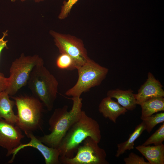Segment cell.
I'll list each match as a JSON object with an SVG mask.
<instances>
[{
	"label": "cell",
	"instance_id": "cell-1",
	"mask_svg": "<svg viewBox=\"0 0 164 164\" xmlns=\"http://www.w3.org/2000/svg\"><path fill=\"white\" fill-rule=\"evenodd\" d=\"M71 99L73 105L70 110H68L67 105L54 110L48 121L50 133L37 137L46 145L57 148L67 131L80 118L82 111V99L77 97H72Z\"/></svg>",
	"mask_w": 164,
	"mask_h": 164
},
{
	"label": "cell",
	"instance_id": "cell-2",
	"mask_svg": "<svg viewBox=\"0 0 164 164\" xmlns=\"http://www.w3.org/2000/svg\"><path fill=\"white\" fill-rule=\"evenodd\" d=\"M88 137L99 143L101 138L100 127L96 120L82 110L79 119L70 128L57 148L60 157H73L80 144Z\"/></svg>",
	"mask_w": 164,
	"mask_h": 164
},
{
	"label": "cell",
	"instance_id": "cell-3",
	"mask_svg": "<svg viewBox=\"0 0 164 164\" xmlns=\"http://www.w3.org/2000/svg\"><path fill=\"white\" fill-rule=\"evenodd\" d=\"M27 84L34 96L48 110L51 111L57 97L59 84L55 77L44 66V63L34 67Z\"/></svg>",
	"mask_w": 164,
	"mask_h": 164
},
{
	"label": "cell",
	"instance_id": "cell-4",
	"mask_svg": "<svg viewBox=\"0 0 164 164\" xmlns=\"http://www.w3.org/2000/svg\"><path fill=\"white\" fill-rule=\"evenodd\" d=\"M17 110L18 121L16 125L27 136L42 129L44 112L43 103L34 96L27 95L12 97Z\"/></svg>",
	"mask_w": 164,
	"mask_h": 164
},
{
	"label": "cell",
	"instance_id": "cell-5",
	"mask_svg": "<svg viewBox=\"0 0 164 164\" xmlns=\"http://www.w3.org/2000/svg\"><path fill=\"white\" fill-rule=\"evenodd\" d=\"M77 69L78 80L73 86L66 92L65 94L67 96L80 97L82 93L100 85L105 79L109 70L108 68L90 58Z\"/></svg>",
	"mask_w": 164,
	"mask_h": 164
},
{
	"label": "cell",
	"instance_id": "cell-6",
	"mask_svg": "<svg viewBox=\"0 0 164 164\" xmlns=\"http://www.w3.org/2000/svg\"><path fill=\"white\" fill-rule=\"evenodd\" d=\"M44 63L43 59L37 55L25 56L22 53L12 63L8 77L9 84L5 91L12 96L27 84L30 73L36 66Z\"/></svg>",
	"mask_w": 164,
	"mask_h": 164
},
{
	"label": "cell",
	"instance_id": "cell-7",
	"mask_svg": "<svg viewBox=\"0 0 164 164\" xmlns=\"http://www.w3.org/2000/svg\"><path fill=\"white\" fill-rule=\"evenodd\" d=\"M98 143L91 137H87L83 145L78 147L76 154L73 157H60V164H109L106 159L107 155L105 150L99 146Z\"/></svg>",
	"mask_w": 164,
	"mask_h": 164
},
{
	"label": "cell",
	"instance_id": "cell-8",
	"mask_svg": "<svg viewBox=\"0 0 164 164\" xmlns=\"http://www.w3.org/2000/svg\"><path fill=\"white\" fill-rule=\"evenodd\" d=\"M55 45L60 53H65L73 60L75 69L84 64L90 58L82 40L69 34L50 30Z\"/></svg>",
	"mask_w": 164,
	"mask_h": 164
},
{
	"label": "cell",
	"instance_id": "cell-9",
	"mask_svg": "<svg viewBox=\"0 0 164 164\" xmlns=\"http://www.w3.org/2000/svg\"><path fill=\"white\" fill-rule=\"evenodd\" d=\"M24 136L18 126L0 118V146L7 151L6 156L12 154Z\"/></svg>",
	"mask_w": 164,
	"mask_h": 164
},
{
	"label": "cell",
	"instance_id": "cell-10",
	"mask_svg": "<svg viewBox=\"0 0 164 164\" xmlns=\"http://www.w3.org/2000/svg\"><path fill=\"white\" fill-rule=\"evenodd\" d=\"M30 138V142L26 144H21L14 150L12 159L8 162L12 163L14 161L15 155L22 149L27 147H31L37 149L43 156L46 164H60V152L57 148L49 147L41 142L35 136L33 133H31L27 136Z\"/></svg>",
	"mask_w": 164,
	"mask_h": 164
},
{
	"label": "cell",
	"instance_id": "cell-11",
	"mask_svg": "<svg viewBox=\"0 0 164 164\" xmlns=\"http://www.w3.org/2000/svg\"><path fill=\"white\" fill-rule=\"evenodd\" d=\"M163 86L151 72L148 73V78L145 82L140 87L138 93L134 94L137 104H140L151 98L164 97Z\"/></svg>",
	"mask_w": 164,
	"mask_h": 164
},
{
	"label": "cell",
	"instance_id": "cell-12",
	"mask_svg": "<svg viewBox=\"0 0 164 164\" xmlns=\"http://www.w3.org/2000/svg\"><path fill=\"white\" fill-rule=\"evenodd\" d=\"M98 110L104 117L108 118L114 123H116L119 116L125 114L128 111L118 102L107 96L101 101L99 105Z\"/></svg>",
	"mask_w": 164,
	"mask_h": 164
},
{
	"label": "cell",
	"instance_id": "cell-13",
	"mask_svg": "<svg viewBox=\"0 0 164 164\" xmlns=\"http://www.w3.org/2000/svg\"><path fill=\"white\" fill-rule=\"evenodd\" d=\"M150 164H164V145H138L135 147Z\"/></svg>",
	"mask_w": 164,
	"mask_h": 164
},
{
	"label": "cell",
	"instance_id": "cell-14",
	"mask_svg": "<svg viewBox=\"0 0 164 164\" xmlns=\"http://www.w3.org/2000/svg\"><path fill=\"white\" fill-rule=\"evenodd\" d=\"M133 92L131 89L123 90L116 89L109 90L107 95L116 99L118 104L127 111H132L137 105Z\"/></svg>",
	"mask_w": 164,
	"mask_h": 164
},
{
	"label": "cell",
	"instance_id": "cell-15",
	"mask_svg": "<svg viewBox=\"0 0 164 164\" xmlns=\"http://www.w3.org/2000/svg\"><path fill=\"white\" fill-rule=\"evenodd\" d=\"M9 96L5 91L0 93V118L15 125L18 117L13 110L15 102L10 99Z\"/></svg>",
	"mask_w": 164,
	"mask_h": 164
},
{
	"label": "cell",
	"instance_id": "cell-16",
	"mask_svg": "<svg viewBox=\"0 0 164 164\" xmlns=\"http://www.w3.org/2000/svg\"><path fill=\"white\" fill-rule=\"evenodd\" d=\"M141 117L151 116L155 113L164 111V97H157L149 99L140 105Z\"/></svg>",
	"mask_w": 164,
	"mask_h": 164
},
{
	"label": "cell",
	"instance_id": "cell-17",
	"mask_svg": "<svg viewBox=\"0 0 164 164\" xmlns=\"http://www.w3.org/2000/svg\"><path fill=\"white\" fill-rule=\"evenodd\" d=\"M145 130V125L144 122L142 121L135 127L134 131L130 135L126 141L117 144L118 149L115 156L118 157L126 151L134 149L135 141Z\"/></svg>",
	"mask_w": 164,
	"mask_h": 164
},
{
	"label": "cell",
	"instance_id": "cell-18",
	"mask_svg": "<svg viewBox=\"0 0 164 164\" xmlns=\"http://www.w3.org/2000/svg\"><path fill=\"white\" fill-rule=\"evenodd\" d=\"M141 119L145 125V130L150 133L157 124L164 121V113L161 112L151 116L141 117Z\"/></svg>",
	"mask_w": 164,
	"mask_h": 164
},
{
	"label": "cell",
	"instance_id": "cell-19",
	"mask_svg": "<svg viewBox=\"0 0 164 164\" xmlns=\"http://www.w3.org/2000/svg\"><path fill=\"white\" fill-rule=\"evenodd\" d=\"M164 141V123L161 125L159 128L142 145H148L152 144L159 145L162 143Z\"/></svg>",
	"mask_w": 164,
	"mask_h": 164
},
{
	"label": "cell",
	"instance_id": "cell-20",
	"mask_svg": "<svg viewBox=\"0 0 164 164\" xmlns=\"http://www.w3.org/2000/svg\"><path fill=\"white\" fill-rule=\"evenodd\" d=\"M56 66L61 69L73 70L75 69L74 62L72 59L65 53H60L56 61Z\"/></svg>",
	"mask_w": 164,
	"mask_h": 164
},
{
	"label": "cell",
	"instance_id": "cell-21",
	"mask_svg": "<svg viewBox=\"0 0 164 164\" xmlns=\"http://www.w3.org/2000/svg\"><path fill=\"white\" fill-rule=\"evenodd\" d=\"M78 0L64 1L63 2V5L61 7L60 12L58 15V18L60 19H63L67 18L73 5Z\"/></svg>",
	"mask_w": 164,
	"mask_h": 164
},
{
	"label": "cell",
	"instance_id": "cell-22",
	"mask_svg": "<svg viewBox=\"0 0 164 164\" xmlns=\"http://www.w3.org/2000/svg\"><path fill=\"white\" fill-rule=\"evenodd\" d=\"M124 161L125 164H150L145 161L144 158L134 152H131L128 157L124 158Z\"/></svg>",
	"mask_w": 164,
	"mask_h": 164
},
{
	"label": "cell",
	"instance_id": "cell-23",
	"mask_svg": "<svg viewBox=\"0 0 164 164\" xmlns=\"http://www.w3.org/2000/svg\"><path fill=\"white\" fill-rule=\"evenodd\" d=\"M9 84L8 78L5 77L3 73L0 72V93L5 90Z\"/></svg>",
	"mask_w": 164,
	"mask_h": 164
},
{
	"label": "cell",
	"instance_id": "cell-24",
	"mask_svg": "<svg viewBox=\"0 0 164 164\" xmlns=\"http://www.w3.org/2000/svg\"><path fill=\"white\" fill-rule=\"evenodd\" d=\"M7 30L3 33V35L2 37L0 38V55L2 50L5 48L7 47V40H4V38L5 36L8 35Z\"/></svg>",
	"mask_w": 164,
	"mask_h": 164
},
{
	"label": "cell",
	"instance_id": "cell-25",
	"mask_svg": "<svg viewBox=\"0 0 164 164\" xmlns=\"http://www.w3.org/2000/svg\"><path fill=\"white\" fill-rule=\"evenodd\" d=\"M16 0H11V1L12 2H15ZM21 0L22 2H24V1H25L26 0ZM35 2H39L40 1H43V0H34Z\"/></svg>",
	"mask_w": 164,
	"mask_h": 164
}]
</instances>
